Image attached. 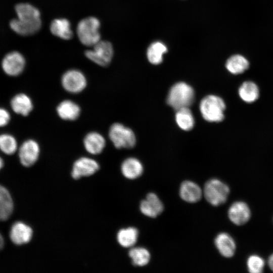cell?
Segmentation results:
<instances>
[{"label":"cell","mask_w":273,"mask_h":273,"mask_svg":"<svg viewBox=\"0 0 273 273\" xmlns=\"http://www.w3.org/2000/svg\"><path fill=\"white\" fill-rule=\"evenodd\" d=\"M13 202L6 188L0 185V220H7L13 211Z\"/></svg>","instance_id":"7402d4cb"},{"label":"cell","mask_w":273,"mask_h":273,"mask_svg":"<svg viewBox=\"0 0 273 273\" xmlns=\"http://www.w3.org/2000/svg\"><path fill=\"white\" fill-rule=\"evenodd\" d=\"M268 264L270 269L273 271V253L269 256L268 258Z\"/></svg>","instance_id":"1f68e13d"},{"label":"cell","mask_w":273,"mask_h":273,"mask_svg":"<svg viewBox=\"0 0 273 273\" xmlns=\"http://www.w3.org/2000/svg\"><path fill=\"white\" fill-rule=\"evenodd\" d=\"M139 236L138 230L133 227L120 230L117 235L119 244L124 248H129L134 246Z\"/></svg>","instance_id":"d4e9b609"},{"label":"cell","mask_w":273,"mask_h":273,"mask_svg":"<svg viewBox=\"0 0 273 273\" xmlns=\"http://www.w3.org/2000/svg\"><path fill=\"white\" fill-rule=\"evenodd\" d=\"M40 152L38 143L33 140L25 141L21 146L19 157L22 165L25 167L33 165L37 160Z\"/></svg>","instance_id":"30bf717a"},{"label":"cell","mask_w":273,"mask_h":273,"mask_svg":"<svg viewBox=\"0 0 273 273\" xmlns=\"http://www.w3.org/2000/svg\"><path fill=\"white\" fill-rule=\"evenodd\" d=\"M33 235L32 229L22 222H16L13 224L10 232L12 242L17 245L25 244L31 240Z\"/></svg>","instance_id":"5bb4252c"},{"label":"cell","mask_w":273,"mask_h":273,"mask_svg":"<svg viewBox=\"0 0 273 273\" xmlns=\"http://www.w3.org/2000/svg\"><path fill=\"white\" fill-rule=\"evenodd\" d=\"M265 265L264 260L257 255L250 256L247 260L248 271L251 273H260L263 271Z\"/></svg>","instance_id":"f546056e"},{"label":"cell","mask_w":273,"mask_h":273,"mask_svg":"<svg viewBox=\"0 0 273 273\" xmlns=\"http://www.w3.org/2000/svg\"><path fill=\"white\" fill-rule=\"evenodd\" d=\"M230 220L235 224H244L251 217V211L248 205L243 201H237L233 203L228 210Z\"/></svg>","instance_id":"7c38bea8"},{"label":"cell","mask_w":273,"mask_h":273,"mask_svg":"<svg viewBox=\"0 0 273 273\" xmlns=\"http://www.w3.org/2000/svg\"><path fill=\"white\" fill-rule=\"evenodd\" d=\"M167 51L166 46L161 42L156 41L151 44L147 50L149 62L157 65L162 62L163 55Z\"/></svg>","instance_id":"484cf974"},{"label":"cell","mask_w":273,"mask_h":273,"mask_svg":"<svg viewBox=\"0 0 273 273\" xmlns=\"http://www.w3.org/2000/svg\"><path fill=\"white\" fill-rule=\"evenodd\" d=\"M4 245V240L3 236L0 234V250H1L3 249Z\"/></svg>","instance_id":"d6a6232c"},{"label":"cell","mask_w":273,"mask_h":273,"mask_svg":"<svg viewBox=\"0 0 273 273\" xmlns=\"http://www.w3.org/2000/svg\"><path fill=\"white\" fill-rule=\"evenodd\" d=\"M17 18L10 21L11 28L18 34L27 36L36 33L41 26L39 10L27 3H20L15 7Z\"/></svg>","instance_id":"6da1fadb"},{"label":"cell","mask_w":273,"mask_h":273,"mask_svg":"<svg viewBox=\"0 0 273 273\" xmlns=\"http://www.w3.org/2000/svg\"><path fill=\"white\" fill-rule=\"evenodd\" d=\"M175 120L178 126L184 130H191L194 125L193 115L188 107L176 110Z\"/></svg>","instance_id":"4316f807"},{"label":"cell","mask_w":273,"mask_h":273,"mask_svg":"<svg viewBox=\"0 0 273 273\" xmlns=\"http://www.w3.org/2000/svg\"><path fill=\"white\" fill-rule=\"evenodd\" d=\"M83 145L85 150L90 154L97 155L101 153L105 148V138L99 133L90 132L84 138Z\"/></svg>","instance_id":"e0dca14e"},{"label":"cell","mask_w":273,"mask_h":273,"mask_svg":"<svg viewBox=\"0 0 273 273\" xmlns=\"http://www.w3.org/2000/svg\"><path fill=\"white\" fill-rule=\"evenodd\" d=\"M2 65L3 70L7 74L10 76H17L23 71L25 61L22 54L14 51L5 56Z\"/></svg>","instance_id":"9c48e42d"},{"label":"cell","mask_w":273,"mask_h":273,"mask_svg":"<svg viewBox=\"0 0 273 273\" xmlns=\"http://www.w3.org/2000/svg\"><path fill=\"white\" fill-rule=\"evenodd\" d=\"M249 66L248 61L240 55L231 56L228 59L225 64L227 70L233 74L242 73L249 68Z\"/></svg>","instance_id":"cb8c5ba5"},{"label":"cell","mask_w":273,"mask_h":273,"mask_svg":"<svg viewBox=\"0 0 273 273\" xmlns=\"http://www.w3.org/2000/svg\"><path fill=\"white\" fill-rule=\"evenodd\" d=\"M238 93L243 101L251 103L258 99L259 90L257 85L254 82L247 81L244 82L240 86Z\"/></svg>","instance_id":"603a6c76"},{"label":"cell","mask_w":273,"mask_h":273,"mask_svg":"<svg viewBox=\"0 0 273 273\" xmlns=\"http://www.w3.org/2000/svg\"><path fill=\"white\" fill-rule=\"evenodd\" d=\"M11 106L15 113L25 116H27L33 109L31 99L22 93L17 94L12 98Z\"/></svg>","instance_id":"ffe728a7"},{"label":"cell","mask_w":273,"mask_h":273,"mask_svg":"<svg viewBox=\"0 0 273 273\" xmlns=\"http://www.w3.org/2000/svg\"><path fill=\"white\" fill-rule=\"evenodd\" d=\"M194 99L193 88L185 82H178L170 88L167 99V104L174 110L190 106Z\"/></svg>","instance_id":"7a4b0ae2"},{"label":"cell","mask_w":273,"mask_h":273,"mask_svg":"<svg viewBox=\"0 0 273 273\" xmlns=\"http://www.w3.org/2000/svg\"><path fill=\"white\" fill-rule=\"evenodd\" d=\"M17 149V144L14 136L8 134L0 135V150L7 155L14 154Z\"/></svg>","instance_id":"f1b7e54d"},{"label":"cell","mask_w":273,"mask_h":273,"mask_svg":"<svg viewBox=\"0 0 273 273\" xmlns=\"http://www.w3.org/2000/svg\"><path fill=\"white\" fill-rule=\"evenodd\" d=\"M92 50L85 52L86 57L92 61L101 66H107L111 62L113 55L111 43L107 41H99Z\"/></svg>","instance_id":"52a82bcc"},{"label":"cell","mask_w":273,"mask_h":273,"mask_svg":"<svg viewBox=\"0 0 273 273\" xmlns=\"http://www.w3.org/2000/svg\"><path fill=\"white\" fill-rule=\"evenodd\" d=\"M230 188L221 180L213 178L205 184L203 194L207 201L214 206L224 203L229 196Z\"/></svg>","instance_id":"5b68a950"},{"label":"cell","mask_w":273,"mask_h":273,"mask_svg":"<svg viewBox=\"0 0 273 273\" xmlns=\"http://www.w3.org/2000/svg\"><path fill=\"white\" fill-rule=\"evenodd\" d=\"M50 30L53 34L63 39H69L73 35L70 23L65 18L54 19L51 24Z\"/></svg>","instance_id":"44dd1931"},{"label":"cell","mask_w":273,"mask_h":273,"mask_svg":"<svg viewBox=\"0 0 273 273\" xmlns=\"http://www.w3.org/2000/svg\"><path fill=\"white\" fill-rule=\"evenodd\" d=\"M57 112L59 117L66 120H75L80 113L79 106L69 100L61 102L57 107Z\"/></svg>","instance_id":"ac0fdd59"},{"label":"cell","mask_w":273,"mask_h":273,"mask_svg":"<svg viewBox=\"0 0 273 273\" xmlns=\"http://www.w3.org/2000/svg\"><path fill=\"white\" fill-rule=\"evenodd\" d=\"M164 206L158 196L153 193H149L140 204V210L145 215L155 218L163 211Z\"/></svg>","instance_id":"4fadbf2b"},{"label":"cell","mask_w":273,"mask_h":273,"mask_svg":"<svg viewBox=\"0 0 273 273\" xmlns=\"http://www.w3.org/2000/svg\"><path fill=\"white\" fill-rule=\"evenodd\" d=\"M121 170L124 177L129 179H134L142 174L143 166L137 159L128 158L122 163Z\"/></svg>","instance_id":"d6986e66"},{"label":"cell","mask_w":273,"mask_h":273,"mask_svg":"<svg viewBox=\"0 0 273 273\" xmlns=\"http://www.w3.org/2000/svg\"><path fill=\"white\" fill-rule=\"evenodd\" d=\"M10 120L9 112L5 109L0 108V127L6 125Z\"/></svg>","instance_id":"4dcf8cb0"},{"label":"cell","mask_w":273,"mask_h":273,"mask_svg":"<svg viewBox=\"0 0 273 273\" xmlns=\"http://www.w3.org/2000/svg\"><path fill=\"white\" fill-rule=\"evenodd\" d=\"M99 20L93 17L81 20L77 27V34L80 42L86 46H93L100 41Z\"/></svg>","instance_id":"277c9868"},{"label":"cell","mask_w":273,"mask_h":273,"mask_svg":"<svg viewBox=\"0 0 273 273\" xmlns=\"http://www.w3.org/2000/svg\"><path fill=\"white\" fill-rule=\"evenodd\" d=\"M61 83L67 92L76 94L82 91L86 86V79L84 75L79 70L71 69L62 75Z\"/></svg>","instance_id":"ba28073f"},{"label":"cell","mask_w":273,"mask_h":273,"mask_svg":"<svg viewBox=\"0 0 273 273\" xmlns=\"http://www.w3.org/2000/svg\"><path fill=\"white\" fill-rule=\"evenodd\" d=\"M215 245L220 254L224 257L230 258L234 255L236 245L233 238L226 233L219 234L215 239Z\"/></svg>","instance_id":"2e32d148"},{"label":"cell","mask_w":273,"mask_h":273,"mask_svg":"<svg viewBox=\"0 0 273 273\" xmlns=\"http://www.w3.org/2000/svg\"><path fill=\"white\" fill-rule=\"evenodd\" d=\"M225 105L223 100L215 95L203 98L200 104V110L204 119L209 122H220L224 118Z\"/></svg>","instance_id":"3957f363"},{"label":"cell","mask_w":273,"mask_h":273,"mask_svg":"<svg viewBox=\"0 0 273 273\" xmlns=\"http://www.w3.org/2000/svg\"><path fill=\"white\" fill-rule=\"evenodd\" d=\"M98 163L88 157H81L75 161L71 172L72 177L75 179L94 174L99 169Z\"/></svg>","instance_id":"8fae6325"},{"label":"cell","mask_w":273,"mask_h":273,"mask_svg":"<svg viewBox=\"0 0 273 273\" xmlns=\"http://www.w3.org/2000/svg\"><path fill=\"white\" fill-rule=\"evenodd\" d=\"M4 162L2 158L0 157V169L3 167Z\"/></svg>","instance_id":"836d02e7"},{"label":"cell","mask_w":273,"mask_h":273,"mask_svg":"<svg viewBox=\"0 0 273 273\" xmlns=\"http://www.w3.org/2000/svg\"><path fill=\"white\" fill-rule=\"evenodd\" d=\"M109 136L117 149L131 148L135 144V136L132 130L119 123H115L111 126Z\"/></svg>","instance_id":"8992f818"},{"label":"cell","mask_w":273,"mask_h":273,"mask_svg":"<svg viewBox=\"0 0 273 273\" xmlns=\"http://www.w3.org/2000/svg\"><path fill=\"white\" fill-rule=\"evenodd\" d=\"M131 259L132 263L136 266H144L148 264L151 255L148 250L144 248L135 247L131 248L128 253Z\"/></svg>","instance_id":"83f0119b"},{"label":"cell","mask_w":273,"mask_h":273,"mask_svg":"<svg viewBox=\"0 0 273 273\" xmlns=\"http://www.w3.org/2000/svg\"><path fill=\"white\" fill-rule=\"evenodd\" d=\"M203 192L201 188L196 183L186 180L183 182L179 189V195L185 201L194 203L201 199Z\"/></svg>","instance_id":"9a60e30c"}]
</instances>
